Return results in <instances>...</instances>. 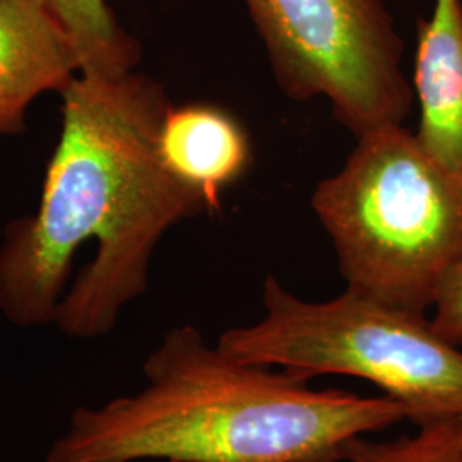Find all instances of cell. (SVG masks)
Listing matches in <instances>:
<instances>
[{"label":"cell","instance_id":"11","mask_svg":"<svg viewBox=\"0 0 462 462\" xmlns=\"http://www.w3.org/2000/svg\"><path fill=\"white\" fill-rule=\"evenodd\" d=\"M430 322L448 343L462 346V261L452 265L435 291Z\"/></svg>","mask_w":462,"mask_h":462},{"label":"cell","instance_id":"1","mask_svg":"<svg viewBox=\"0 0 462 462\" xmlns=\"http://www.w3.org/2000/svg\"><path fill=\"white\" fill-rule=\"evenodd\" d=\"M62 127L34 215L0 245V312L17 328L55 324L78 339L108 334L148 288L166 231L209 213L160 160L163 84L129 72L78 76L60 93Z\"/></svg>","mask_w":462,"mask_h":462},{"label":"cell","instance_id":"9","mask_svg":"<svg viewBox=\"0 0 462 462\" xmlns=\"http://www.w3.org/2000/svg\"><path fill=\"white\" fill-rule=\"evenodd\" d=\"M69 36L86 78L116 79L134 72L143 49L106 0H34Z\"/></svg>","mask_w":462,"mask_h":462},{"label":"cell","instance_id":"3","mask_svg":"<svg viewBox=\"0 0 462 462\" xmlns=\"http://www.w3.org/2000/svg\"><path fill=\"white\" fill-rule=\"evenodd\" d=\"M312 208L346 290L389 307L427 314L462 261V175L402 125L358 135L345 166L315 187Z\"/></svg>","mask_w":462,"mask_h":462},{"label":"cell","instance_id":"7","mask_svg":"<svg viewBox=\"0 0 462 462\" xmlns=\"http://www.w3.org/2000/svg\"><path fill=\"white\" fill-rule=\"evenodd\" d=\"M158 154L166 171L202 199L209 213L252 162V144L236 116L215 103L170 105L158 131Z\"/></svg>","mask_w":462,"mask_h":462},{"label":"cell","instance_id":"5","mask_svg":"<svg viewBox=\"0 0 462 462\" xmlns=\"http://www.w3.org/2000/svg\"><path fill=\"white\" fill-rule=\"evenodd\" d=\"M244 2L290 98L329 99L356 137L402 125L414 91L402 70V38L382 0Z\"/></svg>","mask_w":462,"mask_h":462},{"label":"cell","instance_id":"4","mask_svg":"<svg viewBox=\"0 0 462 462\" xmlns=\"http://www.w3.org/2000/svg\"><path fill=\"white\" fill-rule=\"evenodd\" d=\"M264 317L219 336L217 347L245 364L300 379L351 375L397 401L416 427L462 421V351L427 314L389 307L346 290L328 301L290 293L274 276L263 284Z\"/></svg>","mask_w":462,"mask_h":462},{"label":"cell","instance_id":"2","mask_svg":"<svg viewBox=\"0 0 462 462\" xmlns=\"http://www.w3.org/2000/svg\"><path fill=\"white\" fill-rule=\"evenodd\" d=\"M143 372L135 394L70 414L45 462H339L353 440L408 420L383 394L317 391L235 360L194 326L170 330Z\"/></svg>","mask_w":462,"mask_h":462},{"label":"cell","instance_id":"10","mask_svg":"<svg viewBox=\"0 0 462 462\" xmlns=\"http://www.w3.org/2000/svg\"><path fill=\"white\" fill-rule=\"evenodd\" d=\"M346 462H462V421L442 420L418 427L411 437L377 442L366 437L353 440Z\"/></svg>","mask_w":462,"mask_h":462},{"label":"cell","instance_id":"8","mask_svg":"<svg viewBox=\"0 0 462 462\" xmlns=\"http://www.w3.org/2000/svg\"><path fill=\"white\" fill-rule=\"evenodd\" d=\"M413 91L418 143L462 175V0H435L431 16L420 19Z\"/></svg>","mask_w":462,"mask_h":462},{"label":"cell","instance_id":"6","mask_svg":"<svg viewBox=\"0 0 462 462\" xmlns=\"http://www.w3.org/2000/svg\"><path fill=\"white\" fill-rule=\"evenodd\" d=\"M79 74L72 42L34 0H0V137L24 133L34 99Z\"/></svg>","mask_w":462,"mask_h":462}]
</instances>
